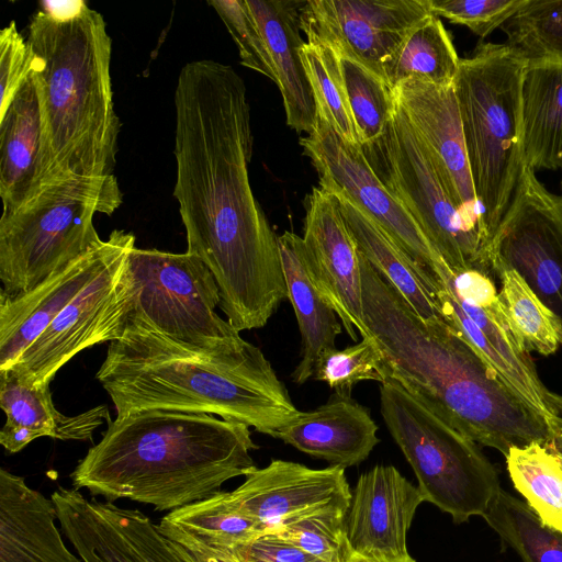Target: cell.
Returning a JSON list of instances; mask_svg holds the SVG:
<instances>
[{
	"instance_id": "cell-1",
	"label": "cell",
	"mask_w": 562,
	"mask_h": 562,
	"mask_svg": "<svg viewBox=\"0 0 562 562\" xmlns=\"http://www.w3.org/2000/svg\"><path fill=\"white\" fill-rule=\"evenodd\" d=\"M173 195L187 252L211 271L238 331L263 327L288 299L278 236L252 193L250 109L243 78L214 60L186 64L175 91Z\"/></svg>"
},
{
	"instance_id": "cell-2",
	"label": "cell",
	"mask_w": 562,
	"mask_h": 562,
	"mask_svg": "<svg viewBox=\"0 0 562 562\" xmlns=\"http://www.w3.org/2000/svg\"><path fill=\"white\" fill-rule=\"evenodd\" d=\"M360 267L364 322L382 350L386 380L504 457L514 447L553 439L548 424L442 317L420 318L361 252Z\"/></svg>"
},
{
	"instance_id": "cell-3",
	"label": "cell",
	"mask_w": 562,
	"mask_h": 562,
	"mask_svg": "<svg viewBox=\"0 0 562 562\" xmlns=\"http://www.w3.org/2000/svg\"><path fill=\"white\" fill-rule=\"evenodd\" d=\"M116 416L148 409L218 415L274 437L300 411L255 345L210 351L128 315L95 374Z\"/></svg>"
},
{
	"instance_id": "cell-4",
	"label": "cell",
	"mask_w": 562,
	"mask_h": 562,
	"mask_svg": "<svg viewBox=\"0 0 562 562\" xmlns=\"http://www.w3.org/2000/svg\"><path fill=\"white\" fill-rule=\"evenodd\" d=\"M249 427L204 413L148 409L108 420L70 474L75 490L172 512L256 468Z\"/></svg>"
},
{
	"instance_id": "cell-5",
	"label": "cell",
	"mask_w": 562,
	"mask_h": 562,
	"mask_svg": "<svg viewBox=\"0 0 562 562\" xmlns=\"http://www.w3.org/2000/svg\"><path fill=\"white\" fill-rule=\"evenodd\" d=\"M27 42L58 178L114 176L121 123L103 16L86 2L64 19L40 10L31 20Z\"/></svg>"
},
{
	"instance_id": "cell-6",
	"label": "cell",
	"mask_w": 562,
	"mask_h": 562,
	"mask_svg": "<svg viewBox=\"0 0 562 562\" xmlns=\"http://www.w3.org/2000/svg\"><path fill=\"white\" fill-rule=\"evenodd\" d=\"M528 60L513 46L480 43L460 58L453 88L475 195L492 241L524 164L521 85Z\"/></svg>"
},
{
	"instance_id": "cell-7",
	"label": "cell",
	"mask_w": 562,
	"mask_h": 562,
	"mask_svg": "<svg viewBox=\"0 0 562 562\" xmlns=\"http://www.w3.org/2000/svg\"><path fill=\"white\" fill-rule=\"evenodd\" d=\"M123 202L115 176L67 177L43 186L0 218V297L16 299L68 269L103 240L95 213Z\"/></svg>"
},
{
	"instance_id": "cell-8",
	"label": "cell",
	"mask_w": 562,
	"mask_h": 562,
	"mask_svg": "<svg viewBox=\"0 0 562 562\" xmlns=\"http://www.w3.org/2000/svg\"><path fill=\"white\" fill-rule=\"evenodd\" d=\"M380 412L417 477L424 502L456 524L483 517L501 485L477 443L392 380L380 385Z\"/></svg>"
},
{
	"instance_id": "cell-9",
	"label": "cell",
	"mask_w": 562,
	"mask_h": 562,
	"mask_svg": "<svg viewBox=\"0 0 562 562\" xmlns=\"http://www.w3.org/2000/svg\"><path fill=\"white\" fill-rule=\"evenodd\" d=\"M361 149L373 172L452 272L475 269L494 276L490 249L446 191L428 150L396 99L383 133Z\"/></svg>"
},
{
	"instance_id": "cell-10",
	"label": "cell",
	"mask_w": 562,
	"mask_h": 562,
	"mask_svg": "<svg viewBox=\"0 0 562 562\" xmlns=\"http://www.w3.org/2000/svg\"><path fill=\"white\" fill-rule=\"evenodd\" d=\"M126 269L132 284L128 315L200 349L216 351L245 341L228 321L216 314L218 288L196 256L134 247Z\"/></svg>"
},
{
	"instance_id": "cell-11",
	"label": "cell",
	"mask_w": 562,
	"mask_h": 562,
	"mask_svg": "<svg viewBox=\"0 0 562 562\" xmlns=\"http://www.w3.org/2000/svg\"><path fill=\"white\" fill-rule=\"evenodd\" d=\"M134 247L135 236L130 233L103 269L10 368L33 384H49L57 371L81 350L119 339L131 310L126 259Z\"/></svg>"
},
{
	"instance_id": "cell-12",
	"label": "cell",
	"mask_w": 562,
	"mask_h": 562,
	"mask_svg": "<svg viewBox=\"0 0 562 562\" xmlns=\"http://www.w3.org/2000/svg\"><path fill=\"white\" fill-rule=\"evenodd\" d=\"M300 145L318 175L319 187L340 193L378 224L385 234L423 270L437 278L446 266L418 224L392 195L368 164L361 146L341 138L317 116L312 134Z\"/></svg>"
},
{
	"instance_id": "cell-13",
	"label": "cell",
	"mask_w": 562,
	"mask_h": 562,
	"mask_svg": "<svg viewBox=\"0 0 562 562\" xmlns=\"http://www.w3.org/2000/svg\"><path fill=\"white\" fill-rule=\"evenodd\" d=\"M498 266L518 272L562 321V209L525 164L493 237V274Z\"/></svg>"
},
{
	"instance_id": "cell-14",
	"label": "cell",
	"mask_w": 562,
	"mask_h": 562,
	"mask_svg": "<svg viewBox=\"0 0 562 562\" xmlns=\"http://www.w3.org/2000/svg\"><path fill=\"white\" fill-rule=\"evenodd\" d=\"M431 14L428 0H307L300 22L306 43L329 47L384 79L385 60Z\"/></svg>"
},
{
	"instance_id": "cell-15",
	"label": "cell",
	"mask_w": 562,
	"mask_h": 562,
	"mask_svg": "<svg viewBox=\"0 0 562 562\" xmlns=\"http://www.w3.org/2000/svg\"><path fill=\"white\" fill-rule=\"evenodd\" d=\"M303 244L311 277L351 339L371 337L363 314L360 250L335 195L314 187L304 200Z\"/></svg>"
},
{
	"instance_id": "cell-16",
	"label": "cell",
	"mask_w": 562,
	"mask_h": 562,
	"mask_svg": "<svg viewBox=\"0 0 562 562\" xmlns=\"http://www.w3.org/2000/svg\"><path fill=\"white\" fill-rule=\"evenodd\" d=\"M393 90L396 101L428 150L446 191L492 256V239L474 191L453 85L441 87L405 80Z\"/></svg>"
},
{
	"instance_id": "cell-17",
	"label": "cell",
	"mask_w": 562,
	"mask_h": 562,
	"mask_svg": "<svg viewBox=\"0 0 562 562\" xmlns=\"http://www.w3.org/2000/svg\"><path fill=\"white\" fill-rule=\"evenodd\" d=\"M244 483L231 491L235 504L259 521L266 532H274L301 518L327 513H348L351 492L345 468L312 469L304 464L272 460L257 467Z\"/></svg>"
},
{
	"instance_id": "cell-18",
	"label": "cell",
	"mask_w": 562,
	"mask_h": 562,
	"mask_svg": "<svg viewBox=\"0 0 562 562\" xmlns=\"http://www.w3.org/2000/svg\"><path fill=\"white\" fill-rule=\"evenodd\" d=\"M424 498L393 465L378 464L362 473L346 516V530L355 553L406 559L407 531Z\"/></svg>"
},
{
	"instance_id": "cell-19",
	"label": "cell",
	"mask_w": 562,
	"mask_h": 562,
	"mask_svg": "<svg viewBox=\"0 0 562 562\" xmlns=\"http://www.w3.org/2000/svg\"><path fill=\"white\" fill-rule=\"evenodd\" d=\"M131 232L106 240L68 269L16 297H0V370L12 367L68 303L103 269Z\"/></svg>"
},
{
	"instance_id": "cell-20",
	"label": "cell",
	"mask_w": 562,
	"mask_h": 562,
	"mask_svg": "<svg viewBox=\"0 0 562 562\" xmlns=\"http://www.w3.org/2000/svg\"><path fill=\"white\" fill-rule=\"evenodd\" d=\"M59 179L52 158L37 86L31 72L0 116L2 214L18 209L43 186Z\"/></svg>"
},
{
	"instance_id": "cell-21",
	"label": "cell",
	"mask_w": 562,
	"mask_h": 562,
	"mask_svg": "<svg viewBox=\"0 0 562 562\" xmlns=\"http://www.w3.org/2000/svg\"><path fill=\"white\" fill-rule=\"evenodd\" d=\"M367 407L351 394L334 392L321 406L301 412L274 438L331 465L353 467L380 442Z\"/></svg>"
},
{
	"instance_id": "cell-22",
	"label": "cell",
	"mask_w": 562,
	"mask_h": 562,
	"mask_svg": "<svg viewBox=\"0 0 562 562\" xmlns=\"http://www.w3.org/2000/svg\"><path fill=\"white\" fill-rule=\"evenodd\" d=\"M0 406L7 415L0 443L9 453L21 451L40 437L91 440L93 431L110 419L105 405L75 416L59 413L49 384H33L13 368L0 370Z\"/></svg>"
},
{
	"instance_id": "cell-23",
	"label": "cell",
	"mask_w": 562,
	"mask_h": 562,
	"mask_svg": "<svg viewBox=\"0 0 562 562\" xmlns=\"http://www.w3.org/2000/svg\"><path fill=\"white\" fill-rule=\"evenodd\" d=\"M56 520L52 499L0 470V562H83L66 547Z\"/></svg>"
},
{
	"instance_id": "cell-24",
	"label": "cell",
	"mask_w": 562,
	"mask_h": 562,
	"mask_svg": "<svg viewBox=\"0 0 562 562\" xmlns=\"http://www.w3.org/2000/svg\"><path fill=\"white\" fill-rule=\"evenodd\" d=\"M267 44L286 124L296 133L312 134L317 109L302 57L300 11L304 1L246 0Z\"/></svg>"
},
{
	"instance_id": "cell-25",
	"label": "cell",
	"mask_w": 562,
	"mask_h": 562,
	"mask_svg": "<svg viewBox=\"0 0 562 562\" xmlns=\"http://www.w3.org/2000/svg\"><path fill=\"white\" fill-rule=\"evenodd\" d=\"M284 280L301 334V360L292 380L303 384L314 376L322 352L336 348L341 323L318 292L307 267L303 238L285 231L278 236Z\"/></svg>"
},
{
	"instance_id": "cell-26",
	"label": "cell",
	"mask_w": 562,
	"mask_h": 562,
	"mask_svg": "<svg viewBox=\"0 0 562 562\" xmlns=\"http://www.w3.org/2000/svg\"><path fill=\"white\" fill-rule=\"evenodd\" d=\"M524 164L562 167V64L528 60L521 85Z\"/></svg>"
},
{
	"instance_id": "cell-27",
	"label": "cell",
	"mask_w": 562,
	"mask_h": 562,
	"mask_svg": "<svg viewBox=\"0 0 562 562\" xmlns=\"http://www.w3.org/2000/svg\"><path fill=\"white\" fill-rule=\"evenodd\" d=\"M333 194L362 256L395 288L420 318L434 321L441 317L434 299L438 278L420 270L385 232L350 200L340 193Z\"/></svg>"
},
{
	"instance_id": "cell-28",
	"label": "cell",
	"mask_w": 562,
	"mask_h": 562,
	"mask_svg": "<svg viewBox=\"0 0 562 562\" xmlns=\"http://www.w3.org/2000/svg\"><path fill=\"white\" fill-rule=\"evenodd\" d=\"M50 499L61 530L83 562H148L108 514L104 502L66 487H58Z\"/></svg>"
},
{
	"instance_id": "cell-29",
	"label": "cell",
	"mask_w": 562,
	"mask_h": 562,
	"mask_svg": "<svg viewBox=\"0 0 562 562\" xmlns=\"http://www.w3.org/2000/svg\"><path fill=\"white\" fill-rule=\"evenodd\" d=\"M460 58L441 20L431 14L419 22L383 64V76L394 89L405 80L452 86Z\"/></svg>"
},
{
	"instance_id": "cell-30",
	"label": "cell",
	"mask_w": 562,
	"mask_h": 562,
	"mask_svg": "<svg viewBox=\"0 0 562 562\" xmlns=\"http://www.w3.org/2000/svg\"><path fill=\"white\" fill-rule=\"evenodd\" d=\"M508 475L526 504L549 528L562 532V446L555 439L514 447Z\"/></svg>"
},
{
	"instance_id": "cell-31",
	"label": "cell",
	"mask_w": 562,
	"mask_h": 562,
	"mask_svg": "<svg viewBox=\"0 0 562 562\" xmlns=\"http://www.w3.org/2000/svg\"><path fill=\"white\" fill-rule=\"evenodd\" d=\"M160 524L224 550H231L265 533L262 525L235 504L231 492L223 491L169 512Z\"/></svg>"
},
{
	"instance_id": "cell-32",
	"label": "cell",
	"mask_w": 562,
	"mask_h": 562,
	"mask_svg": "<svg viewBox=\"0 0 562 562\" xmlns=\"http://www.w3.org/2000/svg\"><path fill=\"white\" fill-rule=\"evenodd\" d=\"M501 300L513 327L527 352L554 353L562 345V321L527 284L522 277L505 266L496 267Z\"/></svg>"
},
{
	"instance_id": "cell-33",
	"label": "cell",
	"mask_w": 562,
	"mask_h": 562,
	"mask_svg": "<svg viewBox=\"0 0 562 562\" xmlns=\"http://www.w3.org/2000/svg\"><path fill=\"white\" fill-rule=\"evenodd\" d=\"M483 518L522 562H562V532L543 525L526 502L501 488Z\"/></svg>"
},
{
	"instance_id": "cell-34",
	"label": "cell",
	"mask_w": 562,
	"mask_h": 562,
	"mask_svg": "<svg viewBox=\"0 0 562 562\" xmlns=\"http://www.w3.org/2000/svg\"><path fill=\"white\" fill-rule=\"evenodd\" d=\"M301 57L313 90L317 116L326 121L341 138L360 145L338 54L326 46L304 43Z\"/></svg>"
},
{
	"instance_id": "cell-35",
	"label": "cell",
	"mask_w": 562,
	"mask_h": 562,
	"mask_svg": "<svg viewBox=\"0 0 562 562\" xmlns=\"http://www.w3.org/2000/svg\"><path fill=\"white\" fill-rule=\"evenodd\" d=\"M501 29L527 60L562 64V0H527Z\"/></svg>"
},
{
	"instance_id": "cell-36",
	"label": "cell",
	"mask_w": 562,
	"mask_h": 562,
	"mask_svg": "<svg viewBox=\"0 0 562 562\" xmlns=\"http://www.w3.org/2000/svg\"><path fill=\"white\" fill-rule=\"evenodd\" d=\"M339 59L361 146L383 133L395 106L394 90L361 64L341 56Z\"/></svg>"
},
{
	"instance_id": "cell-37",
	"label": "cell",
	"mask_w": 562,
	"mask_h": 562,
	"mask_svg": "<svg viewBox=\"0 0 562 562\" xmlns=\"http://www.w3.org/2000/svg\"><path fill=\"white\" fill-rule=\"evenodd\" d=\"M382 350L373 336L362 338L344 349H327L319 356L314 379L323 381L336 392L351 394L362 381L383 383L385 379Z\"/></svg>"
},
{
	"instance_id": "cell-38",
	"label": "cell",
	"mask_w": 562,
	"mask_h": 562,
	"mask_svg": "<svg viewBox=\"0 0 562 562\" xmlns=\"http://www.w3.org/2000/svg\"><path fill=\"white\" fill-rule=\"evenodd\" d=\"M344 512H327L295 520L271 532L324 562H349V543Z\"/></svg>"
},
{
	"instance_id": "cell-39",
	"label": "cell",
	"mask_w": 562,
	"mask_h": 562,
	"mask_svg": "<svg viewBox=\"0 0 562 562\" xmlns=\"http://www.w3.org/2000/svg\"><path fill=\"white\" fill-rule=\"evenodd\" d=\"M209 4L216 11L236 43L240 63L276 83L267 44L246 0H211Z\"/></svg>"
},
{
	"instance_id": "cell-40",
	"label": "cell",
	"mask_w": 562,
	"mask_h": 562,
	"mask_svg": "<svg viewBox=\"0 0 562 562\" xmlns=\"http://www.w3.org/2000/svg\"><path fill=\"white\" fill-rule=\"evenodd\" d=\"M526 3L527 0H428L434 15L464 25L482 40L502 27Z\"/></svg>"
},
{
	"instance_id": "cell-41",
	"label": "cell",
	"mask_w": 562,
	"mask_h": 562,
	"mask_svg": "<svg viewBox=\"0 0 562 562\" xmlns=\"http://www.w3.org/2000/svg\"><path fill=\"white\" fill-rule=\"evenodd\" d=\"M112 517L125 537L148 562H184L170 541L162 536L157 525L137 509L123 508L104 502Z\"/></svg>"
},
{
	"instance_id": "cell-42",
	"label": "cell",
	"mask_w": 562,
	"mask_h": 562,
	"mask_svg": "<svg viewBox=\"0 0 562 562\" xmlns=\"http://www.w3.org/2000/svg\"><path fill=\"white\" fill-rule=\"evenodd\" d=\"M31 46L14 21L0 32V116L5 112L32 70Z\"/></svg>"
},
{
	"instance_id": "cell-43",
	"label": "cell",
	"mask_w": 562,
	"mask_h": 562,
	"mask_svg": "<svg viewBox=\"0 0 562 562\" xmlns=\"http://www.w3.org/2000/svg\"><path fill=\"white\" fill-rule=\"evenodd\" d=\"M228 551L239 562H324L271 532L259 535Z\"/></svg>"
},
{
	"instance_id": "cell-44",
	"label": "cell",
	"mask_w": 562,
	"mask_h": 562,
	"mask_svg": "<svg viewBox=\"0 0 562 562\" xmlns=\"http://www.w3.org/2000/svg\"><path fill=\"white\" fill-rule=\"evenodd\" d=\"M157 527L184 562H239L228 550L210 547L175 527L160 522Z\"/></svg>"
},
{
	"instance_id": "cell-45",
	"label": "cell",
	"mask_w": 562,
	"mask_h": 562,
	"mask_svg": "<svg viewBox=\"0 0 562 562\" xmlns=\"http://www.w3.org/2000/svg\"><path fill=\"white\" fill-rule=\"evenodd\" d=\"M349 562H416L412 557L406 559H392L382 557H366L358 553H353Z\"/></svg>"
},
{
	"instance_id": "cell-46",
	"label": "cell",
	"mask_w": 562,
	"mask_h": 562,
	"mask_svg": "<svg viewBox=\"0 0 562 562\" xmlns=\"http://www.w3.org/2000/svg\"><path fill=\"white\" fill-rule=\"evenodd\" d=\"M557 426L562 427V419H560V420H559V423L557 424Z\"/></svg>"
},
{
	"instance_id": "cell-47",
	"label": "cell",
	"mask_w": 562,
	"mask_h": 562,
	"mask_svg": "<svg viewBox=\"0 0 562 562\" xmlns=\"http://www.w3.org/2000/svg\"><path fill=\"white\" fill-rule=\"evenodd\" d=\"M559 201H560V205H561V209H562V198L559 196Z\"/></svg>"
},
{
	"instance_id": "cell-48",
	"label": "cell",
	"mask_w": 562,
	"mask_h": 562,
	"mask_svg": "<svg viewBox=\"0 0 562 562\" xmlns=\"http://www.w3.org/2000/svg\"><path fill=\"white\" fill-rule=\"evenodd\" d=\"M561 171H562V167H561ZM561 187H562V181H561Z\"/></svg>"
}]
</instances>
